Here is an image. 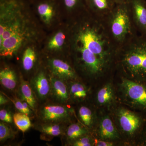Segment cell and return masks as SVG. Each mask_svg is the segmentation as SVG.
I'll use <instances>...</instances> for the list:
<instances>
[{"label": "cell", "instance_id": "6da1fadb", "mask_svg": "<svg viewBox=\"0 0 146 146\" xmlns=\"http://www.w3.org/2000/svg\"><path fill=\"white\" fill-rule=\"evenodd\" d=\"M116 65L135 81L146 84V38L138 35L118 49Z\"/></svg>", "mask_w": 146, "mask_h": 146}, {"label": "cell", "instance_id": "7a4b0ae2", "mask_svg": "<svg viewBox=\"0 0 146 146\" xmlns=\"http://www.w3.org/2000/svg\"><path fill=\"white\" fill-rule=\"evenodd\" d=\"M25 7L24 0H1L0 43L11 37L28 41L31 36L27 19L23 13Z\"/></svg>", "mask_w": 146, "mask_h": 146}, {"label": "cell", "instance_id": "3957f363", "mask_svg": "<svg viewBox=\"0 0 146 146\" xmlns=\"http://www.w3.org/2000/svg\"><path fill=\"white\" fill-rule=\"evenodd\" d=\"M102 21L117 50L139 35L128 3L116 5L111 13Z\"/></svg>", "mask_w": 146, "mask_h": 146}, {"label": "cell", "instance_id": "277c9868", "mask_svg": "<svg viewBox=\"0 0 146 146\" xmlns=\"http://www.w3.org/2000/svg\"><path fill=\"white\" fill-rule=\"evenodd\" d=\"M71 110L63 104H47L42 106L37 112L39 119L43 123H63L71 115Z\"/></svg>", "mask_w": 146, "mask_h": 146}, {"label": "cell", "instance_id": "5b68a950", "mask_svg": "<svg viewBox=\"0 0 146 146\" xmlns=\"http://www.w3.org/2000/svg\"><path fill=\"white\" fill-rule=\"evenodd\" d=\"M122 86L126 95L140 109L146 112V84L123 78Z\"/></svg>", "mask_w": 146, "mask_h": 146}, {"label": "cell", "instance_id": "8992f818", "mask_svg": "<svg viewBox=\"0 0 146 146\" xmlns=\"http://www.w3.org/2000/svg\"><path fill=\"white\" fill-rule=\"evenodd\" d=\"M128 3L138 34L146 38V0H129Z\"/></svg>", "mask_w": 146, "mask_h": 146}, {"label": "cell", "instance_id": "52a82bcc", "mask_svg": "<svg viewBox=\"0 0 146 146\" xmlns=\"http://www.w3.org/2000/svg\"><path fill=\"white\" fill-rule=\"evenodd\" d=\"M87 11L96 18L103 20L116 5L114 0H84Z\"/></svg>", "mask_w": 146, "mask_h": 146}, {"label": "cell", "instance_id": "ba28073f", "mask_svg": "<svg viewBox=\"0 0 146 146\" xmlns=\"http://www.w3.org/2000/svg\"><path fill=\"white\" fill-rule=\"evenodd\" d=\"M48 66L53 76L64 81L76 78L75 71L70 64L60 59L53 58L48 61Z\"/></svg>", "mask_w": 146, "mask_h": 146}, {"label": "cell", "instance_id": "9c48e42d", "mask_svg": "<svg viewBox=\"0 0 146 146\" xmlns=\"http://www.w3.org/2000/svg\"><path fill=\"white\" fill-rule=\"evenodd\" d=\"M30 84L35 97L39 100H44L50 95V79L48 78L43 71H40L36 74L32 79Z\"/></svg>", "mask_w": 146, "mask_h": 146}, {"label": "cell", "instance_id": "30bf717a", "mask_svg": "<svg viewBox=\"0 0 146 146\" xmlns=\"http://www.w3.org/2000/svg\"><path fill=\"white\" fill-rule=\"evenodd\" d=\"M118 118L123 131L129 134H133L138 130L143 123V120L136 114L128 110L120 109Z\"/></svg>", "mask_w": 146, "mask_h": 146}, {"label": "cell", "instance_id": "8fae6325", "mask_svg": "<svg viewBox=\"0 0 146 146\" xmlns=\"http://www.w3.org/2000/svg\"><path fill=\"white\" fill-rule=\"evenodd\" d=\"M51 84L50 95L58 103L64 104L70 99L69 89L65 81L51 76L50 77Z\"/></svg>", "mask_w": 146, "mask_h": 146}, {"label": "cell", "instance_id": "7c38bea8", "mask_svg": "<svg viewBox=\"0 0 146 146\" xmlns=\"http://www.w3.org/2000/svg\"><path fill=\"white\" fill-rule=\"evenodd\" d=\"M55 3V0H45L37 4L38 13L45 23H50L52 20Z\"/></svg>", "mask_w": 146, "mask_h": 146}, {"label": "cell", "instance_id": "4fadbf2b", "mask_svg": "<svg viewBox=\"0 0 146 146\" xmlns=\"http://www.w3.org/2000/svg\"><path fill=\"white\" fill-rule=\"evenodd\" d=\"M100 135L104 140L114 139L118 137L117 131L109 117H105L102 119L100 125Z\"/></svg>", "mask_w": 146, "mask_h": 146}, {"label": "cell", "instance_id": "5bb4252c", "mask_svg": "<svg viewBox=\"0 0 146 146\" xmlns=\"http://www.w3.org/2000/svg\"><path fill=\"white\" fill-rule=\"evenodd\" d=\"M0 81L6 89L13 90L17 86V79L15 72L9 68H5L0 72Z\"/></svg>", "mask_w": 146, "mask_h": 146}, {"label": "cell", "instance_id": "9a60e30c", "mask_svg": "<svg viewBox=\"0 0 146 146\" xmlns=\"http://www.w3.org/2000/svg\"><path fill=\"white\" fill-rule=\"evenodd\" d=\"M20 86L22 100L26 102L31 109H35L36 107V97L30 83L23 79H21Z\"/></svg>", "mask_w": 146, "mask_h": 146}, {"label": "cell", "instance_id": "2e32d148", "mask_svg": "<svg viewBox=\"0 0 146 146\" xmlns=\"http://www.w3.org/2000/svg\"><path fill=\"white\" fill-rule=\"evenodd\" d=\"M62 125L63 123H42L38 128L44 135L51 137H55L60 136L64 133V128Z\"/></svg>", "mask_w": 146, "mask_h": 146}, {"label": "cell", "instance_id": "e0dca14e", "mask_svg": "<svg viewBox=\"0 0 146 146\" xmlns=\"http://www.w3.org/2000/svg\"><path fill=\"white\" fill-rule=\"evenodd\" d=\"M70 98L80 100L84 99L87 96L86 88L82 84L78 82H73L68 87Z\"/></svg>", "mask_w": 146, "mask_h": 146}, {"label": "cell", "instance_id": "ac0fdd59", "mask_svg": "<svg viewBox=\"0 0 146 146\" xmlns=\"http://www.w3.org/2000/svg\"><path fill=\"white\" fill-rule=\"evenodd\" d=\"M86 129L78 123H73L69 126L65 130V133L67 139L74 141L87 133Z\"/></svg>", "mask_w": 146, "mask_h": 146}, {"label": "cell", "instance_id": "d6986e66", "mask_svg": "<svg viewBox=\"0 0 146 146\" xmlns=\"http://www.w3.org/2000/svg\"><path fill=\"white\" fill-rule=\"evenodd\" d=\"M36 60L35 51L31 47L27 48L24 52L22 58V64L24 70L27 71L31 70L33 68Z\"/></svg>", "mask_w": 146, "mask_h": 146}, {"label": "cell", "instance_id": "ffe728a7", "mask_svg": "<svg viewBox=\"0 0 146 146\" xmlns=\"http://www.w3.org/2000/svg\"><path fill=\"white\" fill-rule=\"evenodd\" d=\"M13 121L16 126L23 132H25L31 126V121L29 116L25 113L19 112L13 115Z\"/></svg>", "mask_w": 146, "mask_h": 146}, {"label": "cell", "instance_id": "44dd1931", "mask_svg": "<svg viewBox=\"0 0 146 146\" xmlns=\"http://www.w3.org/2000/svg\"><path fill=\"white\" fill-rule=\"evenodd\" d=\"M113 97V91L111 85L106 84L98 92L97 100L100 104H105L111 101Z\"/></svg>", "mask_w": 146, "mask_h": 146}, {"label": "cell", "instance_id": "7402d4cb", "mask_svg": "<svg viewBox=\"0 0 146 146\" xmlns=\"http://www.w3.org/2000/svg\"><path fill=\"white\" fill-rule=\"evenodd\" d=\"M65 34L62 32H58L50 40L48 44V48L52 50L60 49L65 43Z\"/></svg>", "mask_w": 146, "mask_h": 146}, {"label": "cell", "instance_id": "603a6c76", "mask_svg": "<svg viewBox=\"0 0 146 146\" xmlns=\"http://www.w3.org/2000/svg\"><path fill=\"white\" fill-rule=\"evenodd\" d=\"M80 119L84 125L90 127L93 123V114L90 108L85 106H81L78 110Z\"/></svg>", "mask_w": 146, "mask_h": 146}, {"label": "cell", "instance_id": "cb8c5ba5", "mask_svg": "<svg viewBox=\"0 0 146 146\" xmlns=\"http://www.w3.org/2000/svg\"><path fill=\"white\" fill-rule=\"evenodd\" d=\"M65 8L70 11L80 9L82 11L86 9L84 0H62Z\"/></svg>", "mask_w": 146, "mask_h": 146}, {"label": "cell", "instance_id": "d4e9b609", "mask_svg": "<svg viewBox=\"0 0 146 146\" xmlns=\"http://www.w3.org/2000/svg\"><path fill=\"white\" fill-rule=\"evenodd\" d=\"M12 132L11 129L3 122L0 123V141H3L11 138Z\"/></svg>", "mask_w": 146, "mask_h": 146}, {"label": "cell", "instance_id": "484cf974", "mask_svg": "<svg viewBox=\"0 0 146 146\" xmlns=\"http://www.w3.org/2000/svg\"><path fill=\"white\" fill-rule=\"evenodd\" d=\"M74 146H91L93 145L91 138L88 136H81L73 141Z\"/></svg>", "mask_w": 146, "mask_h": 146}, {"label": "cell", "instance_id": "4316f807", "mask_svg": "<svg viewBox=\"0 0 146 146\" xmlns=\"http://www.w3.org/2000/svg\"><path fill=\"white\" fill-rule=\"evenodd\" d=\"M0 119L2 121L7 123L13 122V117L10 112L5 109H1L0 110Z\"/></svg>", "mask_w": 146, "mask_h": 146}, {"label": "cell", "instance_id": "83f0119b", "mask_svg": "<svg viewBox=\"0 0 146 146\" xmlns=\"http://www.w3.org/2000/svg\"><path fill=\"white\" fill-rule=\"evenodd\" d=\"M6 96L8 98L9 100H10L12 102V103L14 104V106H15L16 109L19 111V112H22V113L25 114L22 100L18 99L17 98H15L13 99V100H12L10 98L7 96V95H6Z\"/></svg>", "mask_w": 146, "mask_h": 146}, {"label": "cell", "instance_id": "f1b7e54d", "mask_svg": "<svg viewBox=\"0 0 146 146\" xmlns=\"http://www.w3.org/2000/svg\"><path fill=\"white\" fill-rule=\"evenodd\" d=\"M94 144L97 146H112L113 145V143L103 141L96 140Z\"/></svg>", "mask_w": 146, "mask_h": 146}, {"label": "cell", "instance_id": "f546056e", "mask_svg": "<svg viewBox=\"0 0 146 146\" xmlns=\"http://www.w3.org/2000/svg\"><path fill=\"white\" fill-rule=\"evenodd\" d=\"M22 102H23V106L24 110H25V113L27 115H31V108L30 106L25 101L22 100Z\"/></svg>", "mask_w": 146, "mask_h": 146}, {"label": "cell", "instance_id": "4dcf8cb0", "mask_svg": "<svg viewBox=\"0 0 146 146\" xmlns=\"http://www.w3.org/2000/svg\"><path fill=\"white\" fill-rule=\"evenodd\" d=\"M8 98L7 97L5 94L1 93L0 94V105H3L8 102Z\"/></svg>", "mask_w": 146, "mask_h": 146}, {"label": "cell", "instance_id": "1f68e13d", "mask_svg": "<svg viewBox=\"0 0 146 146\" xmlns=\"http://www.w3.org/2000/svg\"><path fill=\"white\" fill-rule=\"evenodd\" d=\"M116 5L121 4L128 2L129 0H114Z\"/></svg>", "mask_w": 146, "mask_h": 146}, {"label": "cell", "instance_id": "d6a6232c", "mask_svg": "<svg viewBox=\"0 0 146 146\" xmlns=\"http://www.w3.org/2000/svg\"><path fill=\"white\" fill-rule=\"evenodd\" d=\"M143 142V144L146 145V131L145 133V136H144Z\"/></svg>", "mask_w": 146, "mask_h": 146}]
</instances>
